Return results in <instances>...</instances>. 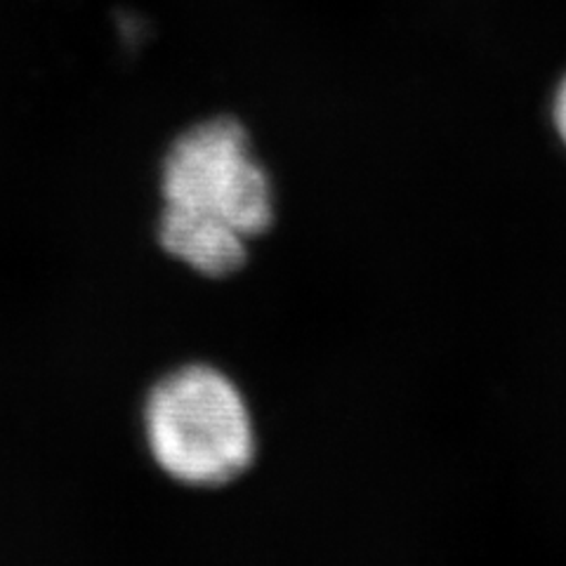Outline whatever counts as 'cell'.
<instances>
[{
	"instance_id": "cell-1",
	"label": "cell",
	"mask_w": 566,
	"mask_h": 566,
	"mask_svg": "<svg viewBox=\"0 0 566 566\" xmlns=\"http://www.w3.org/2000/svg\"><path fill=\"white\" fill-rule=\"evenodd\" d=\"M154 468L187 491H222L258 463L255 416L241 385L210 361H182L158 376L139 406Z\"/></svg>"
},
{
	"instance_id": "cell-2",
	"label": "cell",
	"mask_w": 566,
	"mask_h": 566,
	"mask_svg": "<svg viewBox=\"0 0 566 566\" xmlns=\"http://www.w3.org/2000/svg\"><path fill=\"white\" fill-rule=\"evenodd\" d=\"M164 206L216 218L258 241L276 224V187L251 135L232 116L193 123L168 145L158 166Z\"/></svg>"
},
{
	"instance_id": "cell-3",
	"label": "cell",
	"mask_w": 566,
	"mask_h": 566,
	"mask_svg": "<svg viewBox=\"0 0 566 566\" xmlns=\"http://www.w3.org/2000/svg\"><path fill=\"white\" fill-rule=\"evenodd\" d=\"M154 241L172 264L203 281H229L251 264V239L227 222L185 208L161 203Z\"/></svg>"
},
{
	"instance_id": "cell-4",
	"label": "cell",
	"mask_w": 566,
	"mask_h": 566,
	"mask_svg": "<svg viewBox=\"0 0 566 566\" xmlns=\"http://www.w3.org/2000/svg\"><path fill=\"white\" fill-rule=\"evenodd\" d=\"M555 123H557V130H559L562 139L566 142V81L562 83L557 99H555Z\"/></svg>"
}]
</instances>
